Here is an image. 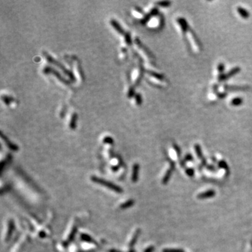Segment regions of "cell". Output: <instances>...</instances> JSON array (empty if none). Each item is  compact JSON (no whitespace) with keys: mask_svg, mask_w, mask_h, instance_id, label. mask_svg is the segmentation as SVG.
Listing matches in <instances>:
<instances>
[{"mask_svg":"<svg viewBox=\"0 0 252 252\" xmlns=\"http://www.w3.org/2000/svg\"><path fill=\"white\" fill-rule=\"evenodd\" d=\"M91 179H92L93 182L97 183V184H100L101 185L107 187L108 188H109V189L113 190L114 191H115L116 193H123V189H122L121 187H119L118 186H116V184H113V183L107 182V181H105L103 179H100V178H98L97 177H92Z\"/></svg>","mask_w":252,"mask_h":252,"instance_id":"1","label":"cell"},{"mask_svg":"<svg viewBox=\"0 0 252 252\" xmlns=\"http://www.w3.org/2000/svg\"><path fill=\"white\" fill-rule=\"evenodd\" d=\"M44 55L46 56V59H47V60L48 61V62H50V63H52V64L55 65H57L58 67L60 69V70H62L63 71V72H64V73L66 75H67L68 76H70V78H72V76L71 75L70 72H69L68 70H66V69L65 68L64 66H63L62 65L60 64V63L58 62V61L55 60L54 59V58H53L51 57V56H50L49 55H48L46 53H44Z\"/></svg>","mask_w":252,"mask_h":252,"instance_id":"2","label":"cell"},{"mask_svg":"<svg viewBox=\"0 0 252 252\" xmlns=\"http://www.w3.org/2000/svg\"><path fill=\"white\" fill-rule=\"evenodd\" d=\"M188 38L190 41V43L191 44L192 48H193V49L194 50V51L195 52L199 51V50H200L199 44H198L197 39L195 38V35L193 34L192 31H190L189 30V31L188 32Z\"/></svg>","mask_w":252,"mask_h":252,"instance_id":"3","label":"cell"},{"mask_svg":"<svg viewBox=\"0 0 252 252\" xmlns=\"http://www.w3.org/2000/svg\"><path fill=\"white\" fill-rule=\"evenodd\" d=\"M174 167H175L174 162H170V169L167 170V171L166 172V173H165L163 179H162V184H167L168 182H169L170 177H171V176H172V173L173 172V170H174Z\"/></svg>","mask_w":252,"mask_h":252,"instance_id":"4","label":"cell"},{"mask_svg":"<svg viewBox=\"0 0 252 252\" xmlns=\"http://www.w3.org/2000/svg\"><path fill=\"white\" fill-rule=\"evenodd\" d=\"M216 195V192L215 190H206V191L203 192V193H201L200 194H198L197 198L198 199H207V198H213L214 196Z\"/></svg>","mask_w":252,"mask_h":252,"instance_id":"5","label":"cell"},{"mask_svg":"<svg viewBox=\"0 0 252 252\" xmlns=\"http://www.w3.org/2000/svg\"><path fill=\"white\" fill-rule=\"evenodd\" d=\"M139 170V165L138 164H134L133 165V169H132V181L133 182H137L138 180V173Z\"/></svg>","mask_w":252,"mask_h":252,"instance_id":"6","label":"cell"},{"mask_svg":"<svg viewBox=\"0 0 252 252\" xmlns=\"http://www.w3.org/2000/svg\"><path fill=\"white\" fill-rule=\"evenodd\" d=\"M160 23V20L158 17L154 16L149 20L148 22V26L150 27H156Z\"/></svg>","mask_w":252,"mask_h":252,"instance_id":"7","label":"cell"},{"mask_svg":"<svg viewBox=\"0 0 252 252\" xmlns=\"http://www.w3.org/2000/svg\"><path fill=\"white\" fill-rule=\"evenodd\" d=\"M1 137H2V139H4L5 143L6 144L7 146H8L10 149L13 150V151H18V147L16 145H15L14 144H13L12 142H10L9 140L7 139L6 137H4L3 133H1Z\"/></svg>","mask_w":252,"mask_h":252,"instance_id":"8","label":"cell"},{"mask_svg":"<svg viewBox=\"0 0 252 252\" xmlns=\"http://www.w3.org/2000/svg\"><path fill=\"white\" fill-rule=\"evenodd\" d=\"M195 150L196 151V154H197L199 158L202 160V162L203 165H205L206 164V160L204 158V157H203V155H202V153L201 151V149H200V146H199L198 144H195Z\"/></svg>","mask_w":252,"mask_h":252,"instance_id":"9","label":"cell"},{"mask_svg":"<svg viewBox=\"0 0 252 252\" xmlns=\"http://www.w3.org/2000/svg\"><path fill=\"white\" fill-rule=\"evenodd\" d=\"M14 223L12 220L10 221V222L9 223V230L8 233H7L6 235V241H9V240L11 238V237L12 235V233L14 232Z\"/></svg>","mask_w":252,"mask_h":252,"instance_id":"10","label":"cell"},{"mask_svg":"<svg viewBox=\"0 0 252 252\" xmlns=\"http://www.w3.org/2000/svg\"><path fill=\"white\" fill-rule=\"evenodd\" d=\"M140 233H141V230H140L139 229H138V230H137L135 232V233H134L133 238H132L130 243V246H132L133 245H134V244H135L137 240V238H139V235Z\"/></svg>","mask_w":252,"mask_h":252,"instance_id":"11","label":"cell"},{"mask_svg":"<svg viewBox=\"0 0 252 252\" xmlns=\"http://www.w3.org/2000/svg\"><path fill=\"white\" fill-rule=\"evenodd\" d=\"M111 25H113V26L114 27V28H115V29L118 32H120V33H123V32L124 33V31L123 30H122V28L120 26V25H119L116 21H115V20H111Z\"/></svg>","mask_w":252,"mask_h":252,"instance_id":"12","label":"cell"},{"mask_svg":"<svg viewBox=\"0 0 252 252\" xmlns=\"http://www.w3.org/2000/svg\"><path fill=\"white\" fill-rule=\"evenodd\" d=\"M81 239H82V240L84 241H86V242H90V243H94V244L96 243V242L95 240H93L90 236L86 235V234H81Z\"/></svg>","mask_w":252,"mask_h":252,"instance_id":"13","label":"cell"},{"mask_svg":"<svg viewBox=\"0 0 252 252\" xmlns=\"http://www.w3.org/2000/svg\"><path fill=\"white\" fill-rule=\"evenodd\" d=\"M134 203V200H128V201H127L126 202H125V203H123V204L121 205L120 207L121 209H127V208H128V207H131V206L133 205Z\"/></svg>","mask_w":252,"mask_h":252,"instance_id":"14","label":"cell"},{"mask_svg":"<svg viewBox=\"0 0 252 252\" xmlns=\"http://www.w3.org/2000/svg\"><path fill=\"white\" fill-rule=\"evenodd\" d=\"M238 14H240V16H242V18H248L247 12H246L245 10L243 9L242 8L238 9Z\"/></svg>","mask_w":252,"mask_h":252,"instance_id":"15","label":"cell"},{"mask_svg":"<svg viewBox=\"0 0 252 252\" xmlns=\"http://www.w3.org/2000/svg\"><path fill=\"white\" fill-rule=\"evenodd\" d=\"M162 252H184L182 249H165Z\"/></svg>","mask_w":252,"mask_h":252,"instance_id":"16","label":"cell"},{"mask_svg":"<svg viewBox=\"0 0 252 252\" xmlns=\"http://www.w3.org/2000/svg\"><path fill=\"white\" fill-rule=\"evenodd\" d=\"M218 166H219L221 168H222V169L226 170H228V165L225 161H224V160H221V161L218 162Z\"/></svg>","mask_w":252,"mask_h":252,"instance_id":"17","label":"cell"},{"mask_svg":"<svg viewBox=\"0 0 252 252\" xmlns=\"http://www.w3.org/2000/svg\"><path fill=\"white\" fill-rule=\"evenodd\" d=\"M76 232V228L74 227V228H73L72 232L70 233V237H69V238H68V243L70 242H71V240H72V239H74V235H75ZM68 243H67V244H68Z\"/></svg>","mask_w":252,"mask_h":252,"instance_id":"18","label":"cell"},{"mask_svg":"<svg viewBox=\"0 0 252 252\" xmlns=\"http://www.w3.org/2000/svg\"><path fill=\"white\" fill-rule=\"evenodd\" d=\"M186 172L188 176L189 177H193L195 173L194 170L192 169V168H187V169L186 170Z\"/></svg>","mask_w":252,"mask_h":252,"instance_id":"19","label":"cell"},{"mask_svg":"<svg viewBox=\"0 0 252 252\" xmlns=\"http://www.w3.org/2000/svg\"><path fill=\"white\" fill-rule=\"evenodd\" d=\"M76 120V114H74V116H72V121H71V123H70L71 128H74Z\"/></svg>","mask_w":252,"mask_h":252,"instance_id":"20","label":"cell"},{"mask_svg":"<svg viewBox=\"0 0 252 252\" xmlns=\"http://www.w3.org/2000/svg\"><path fill=\"white\" fill-rule=\"evenodd\" d=\"M242 102V100L241 99H238V98H235V99H233V100H232V104H233V105H238V104H240Z\"/></svg>","mask_w":252,"mask_h":252,"instance_id":"21","label":"cell"},{"mask_svg":"<svg viewBox=\"0 0 252 252\" xmlns=\"http://www.w3.org/2000/svg\"><path fill=\"white\" fill-rule=\"evenodd\" d=\"M193 160V156H191V155H187L185 157V158H184V162H188V161H192V160ZM184 162H182V163Z\"/></svg>","mask_w":252,"mask_h":252,"instance_id":"22","label":"cell"},{"mask_svg":"<svg viewBox=\"0 0 252 252\" xmlns=\"http://www.w3.org/2000/svg\"><path fill=\"white\" fill-rule=\"evenodd\" d=\"M154 249H155V247L154 246H150L149 247L145 249L144 252H154Z\"/></svg>","mask_w":252,"mask_h":252,"instance_id":"23","label":"cell"},{"mask_svg":"<svg viewBox=\"0 0 252 252\" xmlns=\"http://www.w3.org/2000/svg\"><path fill=\"white\" fill-rule=\"evenodd\" d=\"M207 169H209V170H212V171H214L215 170V169H214V167H212V166H210V165H209V166H207Z\"/></svg>","mask_w":252,"mask_h":252,"instance_id":"24","label":"cell"},{"mask_svg":"<svg viewBox=\"0 0 252 252\" xmlns=\"http://www.w3.org/2000/svg\"><path fill=\"white\" fill-rule=\"evenodd\" d=\"M109 252H118V251H117L116 250H114V249H112V250L109 251Z\"/></svg>","mask_w":252,"mask_h":252,"instance_id":"25","label":"cell"}]
</instances>
